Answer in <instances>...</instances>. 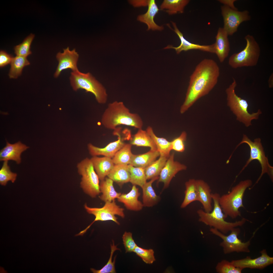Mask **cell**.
<instances>
[{"label": "cell", "mask_w": 273, "mask_h": 273, "mask_svg": "<svg viewBox=\"0 0 273 273\" xmlns=\"http://www.w3.org/2000/svg\"><path fill=\"white\" fill-rule=\"evenodd\" d=\"M174 159L173 153L168 158L159 176L158 182L163 183L164 189L168 187L172 178L178 172L187 168L185 165L174 161Z\"/></svg>", "instance_id": "16"}, {"label": "cell", "mask_w": 273, "mask_h": 273, "mask_svg": "<svg viewBox=\"0 0 273 273\" xmlns=\"http://www.w3.org/2000/svg\"><path fill=\"white\" fill-rule=\"evenodd\" d=\"M79 55L74 49L72 51L69 50V47L63 49V53H58L56 58L58 61V64L55 72L54 76L57 77L63 70L70 69L73 71L78 70L77 64Z\"/></svg>", "instance_id": "15"}, {"label": "cell", "mask_w": 273, "mask_h": 273, "mask_svg": "<svg viewBox=\"0 0 273 273\" xmlns=\"http://www.w3.org/2000/svg\"><path fill=\"white\" fill-rule=\"evenodd\" d=\"M237 85L236 81L233 78L232 82L226 90L227 104L236 116L237 120L248 127L252 125V120L258 119L262 112L259 109L256 113L250 114L248 112V104L247 101L239 97L235 93V89Z\"/></svg>", "instance_id": "5"}, {"label": "cell", "mask_w": 273, "mask_h": 273, "mask_svg": "<svg viewBox=\"0 0 273 273\" xmlns=\"http://www.w3.org/2000/svg\"><path fill=\"white\" fill-rule=\"evenodd\" d=\"M111 252L110 256L107 264L100 270H96L91 268V271L94 273H116L115 263L116 256L114 258L113 261H112V256L114 252L119 249L117 248V246L115 245L114 241H112V243L111 244Z\"/></svg>", "instance_id": "37"}, {"label": "cell", "mask_w": 273, "mask_h": 273, "mask_svg": "<svg viewBox=\"0 0 273 273\" xmlns=\"http://www.w3.org/2000/svg\"><path fill=\"white\" fill-rule=\"evenodd\" d=\"M140 195L138 188L136 186L133 185L129 192L121 194L117 199L119 202L123 204L127 209L138 211L141 210L144 207L143 203L138 200Z\"/></svg>", "instance_id": "20"}, {"label": "cell", "mask_w": 273, "mask_h": 273, "mask_svg": "<svg viewBox=\"0 0 273 273\" xmlns=\"http://www.w3.org/2000/svg\"><path fill=\"white\" fill-rule=\"evenodd\" d=\"M261 255L254 259L249 256L240 259L232 260L231 261L236 267L243 269L245 268L262 269L273 263V257L269 256L266 250L260 252Z\"/></svg>", "instance_id": "14"}, {"label": "cell", "mask_w": 273, "mask_h": 273, "mask_svg": "<svg viewBox=\"0 0 273 273\" xmlns=\"http://www.w3.org/2000/svg\"><path fill=\"white\" fill-rule=\"evenodd\" d=\"M228 36L223 28H219L216 37L215 42L213 44V53L216 55L221 62H223L228 56L230 51Z\"/></svg>", "instance_id": "18"}, {"label": "cell", "mask_w": 273, "mask_h": 273, "mask_svg": "<svg viewBox=\"0 0 273 273\" xmlns=\"http://www.w3.org/2000/svg\"><path fill=\"white\" fill-rule=\"evenodd\" d=\"M90 160L96 172L101 181L107 176L115 165L112 158L108 157L94 156Z\"/></svg>", "instance_id": "22"}, {"label": "cell", "mask_w": 273, "mask_h": 273, "mask_svg": "<svg viewBox=\"0 0 273 273\" xmlns=\"http://www.w3.org/2000/svg\"><path fill=\"white\" fill-rule=\"evenodd\" d=\"M13 58L6 52L1 50L0 52V66L4 67L11 63Z\"/></svg>", "instance_id": "43"}, {"label": "cell", "mask_w": 273, "mask_h": 273, "mask_svg": "<svg viewBox=\"0 0 273 273\" xmlns=\"http://www.w3.org/2000/svg\"><path fill=\"white\" fill-rule=\"evenodd\" d=\"M220 73L218 66L213 60L204 59L197 65L190 77L185 100L180 108L181 113L209 92L217 84Z\"/></svg>", "instance_id": "1"}, {"label": "cell", "mask_w": 273, "mask_h": 273, "mask_svg": "<svg viewBox=\"0 0 273 273\" xmlns=\"http://www.w3.org/2000/svg\"><path fill=\"white\" fill-rule=\"evenodd\" d=\"M219 1L224 5L234 9L237 10L234 5V3L236 1L235 0H220Z\"/></svg>", "instance_id": "44"}, {"label": "cell", "mask_w": 273, "mask_h": 273, "mask_svg": "<svg viewBox=\"0 0 273 273\" xmlns=\"http://www.w3.org/2000/svg\"><path fill=\"white\" fill-rule=\"evenodd\" d=\"M107 176L121 186L129 182L130 174L128 165H115Z\"/></svg>", "instance_id": "25"}, {"label": "cell", "mask_w": 273, "mask_h": 273, "mask_svg": "<svg viewBox=\"0 0 273 273\" xmlns=\"http://www.w3.org/2000/svg\"><path fill=\"white\" fill-rule=\"evenodd\" d=\"M122 238L126 252H133L137 245L133 239L132 233L125 232Z\"/></svg>", "instance_id": "42"}, {"label": "cell", "mask_w": 273, "mask_h": 273, "mask_svg": "<svg viewBox=\"0 0 273 273\" xmlns=\"http://www.w3.org/2000/svg\"><path fill=\"white\" fill-rule=\"evenodd\" d=\"M71 85L73 90H85L86 92L93 94L98 102L101 104L106 103L107 94L106 90L89 73H84L78 70L72 71L70 77Z\"/></svg>", "instance_id": "6"}, {"label": "cell", "mask_w": 273, "mask_h": 273, "mask_svg": "<svg viewBox=\"0 0 273 273\" xmlns=\"http://www.w3.org/2000/svg\"><path fill=\"white\" fill-rule=\"evenodd\" d=\"M77 168L81 176V187L84 192L91 197H96L100 193V179L89 159L86 158L79 163Z\"/></svg>", "instance_id": "8"}, {"label": "cell", "mask_w": 273, "mask_h": 273, "mask_svg": "<svg viewBox=\"0 0 273 273\" xmlns=\"http://www.w3.org/2000/svg\"><path fill=\"white\" fill-rule=\"evenodd\" d=\"M210 231L213 234L221 238L222 241L220 244L223 248L224 253L228 254L233 252L249 253V247L251 239L246 242H242L239 239L238 236L240 233V230L236 227L233 229L230 234L226 235L218 230L212 228Z\"/></svg>", "instance_id": "11"}, {"label": "cell", "mask_w": 273, "mask_h": 273, "mask_svg": "<svg viewBox=\"0 0 273 273\" xmlns=\"http://www.w3.org/2000/svg\"><path fill=\"white\" fill-rule=\"evenodd\" d=\"M147 12L139 15L138 17V20L147 25L148 30H162L164 29V27L157 25L154 20L155 16L159 10L155 0H149Z\"/></svg>", "instance_id": "21"}, {"label": "cell", "mask_w": 273, "mask_h": 273, "mask_svg": "<svg viewBox=\"0 0 273 273\" xmlns=\"http://www.w3.org/2000/svg\"><path fill=\"white\" fill-rule=\"evenodd\" d=\"M189 2L188 0H164L160 6V8L162 10H165L170 15L183 13Z\"/></svg>", "instance_id": "31"}, {"label": "cell", "mask_w": 273, "mask_h": 273, "mask_svg": "<svg viewBox=\"0 0 273 273\" xmlns=\"http://www.w3.org/2000/svg\"><path fill=\"white\" fill-rule=\"evenodd\" d=\"M187 136L186 132L183 131L179 136L171 142V150L178 152H184L185 149L184 143Z\"/></svg>", "instance_id": "41"}, {"label": "cell", "mask_w": 273, "mask_h": 273, "mask_svg": "<svg viewBox=\"0 0 273 273\" xmlns=\"http://www.w3.org/2000/svg\"><path fill=\"white\" fill-rule=\"evenodd\" d=\"M198 191V201L202 205L204 211L207 212L212 210V200L211 190L209 185L203 180H196Z\"/></svg>", "instance_id": "23"}, {"label": "cell", "mask_w": 273, "mask_h": 273, "mask_svg": "<svg viewBox=\"0 0 273 273\" xmlns=\"http://www.w3.org/2000/svg\"><path fill=\"white\" fill-rule=\"evenodd\" d=\"M171 22L174 29L172 28L168 24H167V25L174 31L178 36L180 40V45L177 47H174L172 45H168L165 47L164 49H174L177 54H179L183 51H187L191 50H199L213 53V44L209 45H202L190 42L184 37L183 33L178 28L176 24L173 21H171Z\"/></svg>", "instance_id": "17"}, {"label": "cell", "mask_w": 273, "mask_h": 273, "mask_svg": "<svg viewBox=\"0 0 273 273\" xmlns=\"http://www.w3.org/2000/svg\"><path fill=\"white\" fill-rule=\"evenodd\" d=\"M133 252L147 264H151L155 260L152 249H146L137 245Z\"/></svg>", "instance_id": "40"}, {"label": "cell", "mask_w": 273, "mask_h": 273, "mask_svg": "<svg viewBox=\"0 0 273 273\" xmlns=\"http://www.w3.org/2000/svg\"><path fill=\"white\" fill-rule=\"evenodd\" d=\"M243 143L247 144L250 148V156L249 159L243 167L240 173L246 167L251 161L253 160H258L260 164L262 172L260 176L257 181L256 183L261 178L263 175L267 173L269 176L271 180H273V167L269 164L267 157L266 156L265 153L261 143V140L260 138L255 139L254 142H252L247 136L244 134L242 141L237 145L234 151L241 144Z\"/></svg>", "instance_id": "9"}, {"label": "cell", "mask_w": 273, "mask_h": 273, "mask_svg": "<svg viewBox=\"0 0 273 273\" xmlns=\"http://www.w3.org/2000/svg\"><path fill=\"white\" fill-rule=\"evenodd\" d=\"M130 143L138 146L148 147L153 150H157L156 146L152 139L146 131L139 129L137 132L131 136Z\"/></svg>", "instance_id": "28"}, {"label": "cell", "mask_w": 273, "mask_h": 273, "mask_svg": "<svg viewBox=\"0 0 273 273\" xmlns=\"http://www.w3.org/2000/svg\"><path fill=\"white\" fill-rule=\"evenodd\" d=\"M113 133L118 136L117 140L109 143L104 147L100 148L91 143L88 144L87 147L90 154L93 156L102 155L112 158L125 144L124 141L130 140L131 137L129 130L127 129L122 131L120 127H117L114 130Z\"/></svg>", "instance_id": "10"}, {"label": "cell", "mask_w": 273, "mask_h": 273, "mask_svg": "<svg viewBox=\"0 0 273 273\" xmlns=\"http://www.w3.org/2000/svg\"><path fill=\"white\" fill-rule=\"evenodd\" d=\"M132 145L125 143L112 158L115 165H128L130 164L133 155L131 150Z\"/></svg>", "instance_id": "32"}, {"label": "cell", "mask_w": 273, "mask_h": 273, "mask_svg": "<svg viewBox=\"0 0 273 273\" xmlns=\"http://www.w3.org/2000/svg\"><path fill=\"white\" fill-rule=\"evenodd\" d=\"M101 123L105 128L113 130L120 125L138 129L142 128L143 125L138 114L131 113L123 102L116 101L108 104L102 115Z\"/></svg>", "instance_id": "2"}, {"label": "cell", "mask_w": 273, "mask_h": 273, "mask_svg": "<svg viewBox=\"0 0 273 273\" xmlns=\"http://www.w3.org/2000/svg\"><path fill=\"white\" fill-rule=\"evenodd\" d=\"M246 44L241 51L232 54L229 57L228 63L232 68L236 69L244 67L256 65L260 54V46L252 36L248 34L245 37Z\"/></svg>", "instance_id": "7"}, {"label": "cell", "mask_w": 273, "mask_h": 273, "mask_svg": "<svg viewBox=\"0 0 273 273\" xmlns=\"http://www.w3.org/2000/svg\"><path fill=\"white\" fill-rule=\"evenodd\" d=\"M34 37V34H31L22 43L15 46L14 52L16 55L27 57L31 54L30 46Z\"/></svg>", "instance_id": "36"}, {"label": "cell", "mask_w": 273, "mask_h": 273, "mask_svg": "<svg viewBox=\"0 0 273 273\" xmlns=\"http://www.w3.org/2000/svg\"><path fill=\"white\" fill-rule=\"evenodd\" d=\"M130 174V182L133 185L142 188L147 182L145 168L128 165Z\"/></svg>", "instance_id": "34"}, {"label": "cell", "mask_w": 273, "mask_h": 273, "mask_svg": "<svg viewBox=\"0 0 273 273\" xmlns=\"http://www.w3.org/2000/svg\"><path fill=\"white\" fill-rule=\"evenodd\" d=\"M28 148L20 141L14 144L7 141L6 146L0 151V160L4 161L13 160L19 164L21 162V153Z\"/></svg>", "instance_id": "19"}, {"label": "cell", "mask_w": 273, "mask_h": 273, "mask_svg": "<svg viewBox=\"0 0 273 273\" xmlns=\"http://www.w3.org/2000/svg\"><path fill=\"white\" fill-rule=\"evenodd\" d=\"M146 131L153 141L157 150L160 154V156L168 158L170 155V152L172 150L171 142L168 141L165 138L157 137L150 126L148 127Z\"/></svg>", "instance_id": "29"}, {"label": "cell", "mask_w": 273, "mask_h": 273, "mask_svg": "<svg viewBox=\"0 0 273 273\" xmlns=\"http://www.w3.org/2000/svg\"><path fill=\"white\" fill-rule=\"evenodd\" d=\"M273 74H272L269 78L268 80V84L270 88H272L273 86Z\"/></svg>", "instance_id": "46"}, {"label": "cell", "mask_w": 273, "mask_h": 273, "mask_svg": "<svg viewBox=\"0 0 273 273\" xmlns=\"http://www.w3.org/2000/svg\"><path fill=\"white\" fill-rule=\"evenodd\" d=\"M216 270L219 273H241L243 269L236 267L231 262L223 260L219 262L216 267Z\"/></svg>", "instance_id": "39"}, {"label": "cell", "mask_w": 273, "mask_h": 273, "mask_svg": "<svg viewBox=\"0 0 273 273\" xmlns=\"http://www.w3.org/2000/svg\"><path fill=\"white\" fill-rule=\"evenodd\" d=\"M149 0L133 1H131L132 4L135 7L148 6Z\"/></svg>", "instance_id": "45"}, {"label": "cell", "mask_w": 273, "mask_h": 273, "mask_svg": "<svg viewBox=\"0 0 273 273\" xmlns=\"http://www.w3.org/2000/svg\"><path fill=\"white\" fill-rule=\"evenodd\" d=\"M104 205L101 208H91L86 204L84 208L87 212L94 215L95 218L90 225H91L97 221H112L118 225L120 223L116 216L118 215L122 218L125 217L124 209L118 205L115 201L105 202Z\"/></svg>", "instance_id": "12"}, {"label": "cell", "mask_w": 273, "mask_h": 273, "mask_svg": "<svg viewBox=\"0 0 273 273\" xmlns=\"http://www.w3.org/2000/svg\"><path fill=\"white\" fill-rule=\"evenodd\" d=\"M113 182L112 180L108 177L101 180L100 183V190L102 194L100 196V198L105 202L115 201L121 194L115 190Z\"/></svg>", "instance_id": "24"}, {"label": "cell", "mask_w": 273, "mask_h": 273, "mask_svg": "<svg viewBox=\"0 0 273 273\" xmlns=\"http://www.w3.org/2000/svg\"><path fill=\"white\" fill-rule=\"evenodd\" d=\"M10 64L9 77L10 78L15 79L21 74L24 67L29 65L30 63L26 57L16 55L13 58Z\"/></svg>", "instance_id": "33"}, {"label": "cell", "mask_w": 273, "mask_h": 273, "mask_svg": "<svg viewBox=\"0 0 273 273\" xmlns=\"http://www.w3.org/2000/svg\"><path fill=\"white\" fill-rule=\"evenodd\" d=\"M168 158L165 157L160 156L158 160H155L145 168L147 180L151 179L159 176Z\"/></svg>", "instance_id": "35"}, {"label": "cell", "mask_w": 273, "mask_h": 273, "mask_svg": "<svg viewBox=\"0 0 273 273\" xmlns=\"http://www.w3.org/2000/svg\"><path fill=\"white\" fill-rule=\"evenodd\" d=\"M252 184L250 180L242 181L233 187L229 193L220 196V205L227 217L229 216L235 219L240 216L239 209L244 207L243 199L244 194L247 188Z\"/></svg>", "instance_id": "4"}, {"label": "cell", "mask_w": 273, "mask_h": 273, "mask_svg": "<svg viewBox=\"0 0 273 273\" xmlns=\"http://www.w3.org/2000/svg\"><path fill=\"white\" fill-rule=\"evenodd\" d=\"M8 162V161H4L0 170V184L3 186L6 185L9 181L14 183L17 176L16 173L11 171Z\"/></svg>", "instance_id": "38"}, {"label": "cell", "mask_w": 273, "mask_h": 273, "mask_svg": "<svg viewBox=\"0 0 273 273\" xmlns=\"http://www.w3.org/2000/svg\"><path fill=\"white\" fill-rule=\"evenodd\" d=\"M220 196L217 193L212 194L214 206L211 212H207L199 209L197 211V213L199 217V221L225 234L234 228L242 226L247 220L243 218L241 220L234 222L226 221L225 219L227 217L223 212L219 203Z\"/></svg>", "instance_id": "3"}, {"label": "cell", "mask_w": 273, "mask_h": 273, "mask_svg": "<svg viewBox=\"0 0 273 273\" xmlns=\"http://www.w3.org/2000/svg\"><path fill=\"white\" fill-rule=\"evenodd\" d=\"M159 178V176L154 177L146 183L141 188L142 190L143 203L144 206L150 207L155 205L160 200V197L156 194L152 184Z\"/></svg>", "instance_id": "26"}, {"label": "cell", "mask_w": 273, "mask_h": 273, "mask_svg": "<svg viewBox=\"0 0 273 273\" xmlns=\"http://www.w3.org/2000/svg\"><path fill=\"white\" fill-rule=\"evenodd\" d=\"M185 197L180 207L184 208L192 202L198 201V191L196 180L190 179L185 184Z\"/></svg>", "instance_id": "30"}, {"label": "cell", "mask_w": 273, "mask_h": 273, "mask_svg": "<svg viewBox=\"0 0 273 273\" xmlns=\"http://www.w3.org/2000/svg\"><path fill=\"white\" fill-rule=\"evenodd\" d=\"M160 156L157 150H150L145 153L133 155L130 165L134 167L145 168L156 160Z\"/></svg>", "instance_id": "27"}, {"label": "cell", "mask_w": 273, "mask_h": 273, "mask_svg": "<svg viewBox=\"0 0 273 273\" xmlns=\"http://www.w3.org/2000/svg\"><path fill=\"white\" fill-rule=\"evenodd\" d=\"M221 10L224 22L223 28L228 35H233L242 23L251 19L247 10L239 11L224 5L221 6Z\"/></svg>", "instance_id": "13"}]
</instances>
